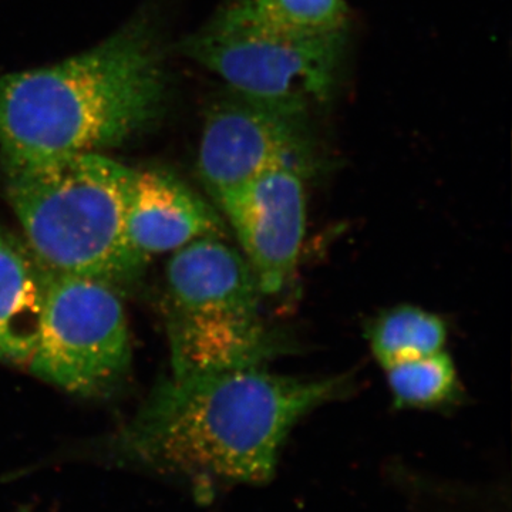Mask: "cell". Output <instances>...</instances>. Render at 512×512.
<instances>
[{"label":"cell","mask_w":512,"mask_h":512,"mask_svg":"<svg viewBox=\"0 0 512 512\" xmlns=\"http://www.w3.org/2000/svg\"><path fill=\"white\" fill-rule=\"evenodd\" d=\"M306 175L291 165L272 168L220 205L264 295L281 292L298 264L306 228Z\"/></svg>","instance_id":"cell-8"},{"label":"cell","mask_w":512,"mask_h":512,"mask_svg":"<svg viewBox=\"0 0 512 512\" xmlns=\"http://www.w3.org/2000/svg\"><path fill=\"white\" fill-rule=\"evenodd\" d=\"M2 170L10 207L47 269L111 285L140 274L147 261L127 232L137 170L97 153L2 157Z\"/></svg>","instance_id":"cell-3"},{"label":"cell","mask_w":512,"mask_h":512,"mask_svg":"<svg viewBox=\"0 0 512 512\" xmlns=\"http://www.w3.org/2000/svg\"><path fill=\"white\" fill-rule=\"evenodd\" d=\"M345 39V32H295L266 16L255 0H228L181 49L239 96L308 110L335 87Z\"/></svg>","instance_id":"cell-5"},{"label":"cell","mask_w":512,"mask_h":512,"mask_svg":"<svg viewBox=\"0 0 512 512\" xmlns=\"http://www.w3.org/2000/svg\"><path fill=\"white\" fill-rule=\"evenodd\" d=\"M167 103L156 37L136 22L83 55L0 76V154L49 158L117 146Z\"/></svg>","instance_id":"cell-2"},{"label":"cell","mask_w":512,"mask_h":512,"mask_svg":"<svg viewBox=\"0 0 512 512\" xmlns=\"http://www.w3.org/2000/svg\"><path fill=\"white\" fill-rule=\"evenodd\" d=\"M47 268L0 228V363H28L39 336Z\"/></svg>","instance_id":"cell-10"},{"label":"cell","mask_w":512,"mask_h":512,"mask_svg":"<svg viewBox=\"0 0 512 512\" xmlns=\"http://www.w3.org/2000/svg\"><path fill=\"white\" fill-rule=\"evenodd\" d=\"M131 247L144 261L197 239L225 235L217 212L174 174L137 171L127 214Z\"/></svg>","instance_id":"cell-9"},{"label":"cell","mask_w":512,"mask_h":512,"mask_svg":"<svg viewBox=\"0 0 512 512\" xmlns=\"http://www.w3.org/2000/svg\"><path fill=\"white\" fill-rule=\"evenodd\" d=\"M306 110L237 96L214 107L205 121L198 167L218 207L255 177L291 165L311 171Z\"/></svg>","instance_id":"cell-7"},{"label":"cell","mask_w":512,"mask_h":512,"mask_svg":"<svg viewBox=\"0 0 512 512\" xmlns=\"http://www.w3.org/2000/svg\"><path fill=\"white\" fill-rule=\"evenodd\" d=\"M174 377L262 366L281 340L262 316V293L241 252L210 237L174 252L165 272Z\"/></svg>","instance_id":"cell-4"},{"label":"cell","mask_w":512,"mask_h":512,"mask_svg":"<svg viewBox=\"0 0 512 512\" xmlns=\"http://www.w3.org/2000/svg\"><path fill=\"white\" fill-rule=\"evenodd\" d=\"M394 404L402 409H436L456 400V366L444 350L384 367Z\"/></svg>","instance_id":"cell-12"},{"label":"cell","mask_w":512,"mask_h":512,"mask_svg":"<svg viewBox=\"0 0 512 512\" xmlns=\"http://www.w3.org/2000/svg\"><path fill=\"white\" fill-rule=\"evenodd\" d=\"M274 22L309 35L345 32L348 8L343 0H255Z\"/></svg>","instance_id":"cell-13"},{"label":"cell","mask_w":512,"mask_h":512,"mask_svg":"<svg viewBox=\"0 0 512 512\" xmlns=\"http://www.w3.org/2000/svg\"><path fill=\"white\" fill-rule=\"evenodd\" d=\"M346 376L293 377L262 366L171 377L120 431L123 463L192 484H265L296 423L348 390Z\"/></svg>","instance_id":"cell-1"},{"label":"cell","mask_w":512,"mask_h":512,"mask_svg":"<svg viewBox=\"0 0 512 512\" xmlns=\"http://www.w3.org/2000/svg\"><path fill=\"white\" fill-rule=\"evenodd\" d=\"M126 313L114 285L47 269L33 375L69 393L92 394L130 362Z\"/></svg>","instance_id":"cell-6"},{"label":"cell","mask_w":512,"mask_h":512,"mask_svg":"<svg viewBox=\"0 0 512 512\" xmlns=\"http://www.w3.org/2000/svg\"><path fill=\"white\" fill-rule=\"evenodd\" d=\"M367 340L377 362L384 367L416 357L433 355L446 346V323L416 306H397L375 319Z\"/></svg>","instance_id":"cell-11"}]
</instances>
